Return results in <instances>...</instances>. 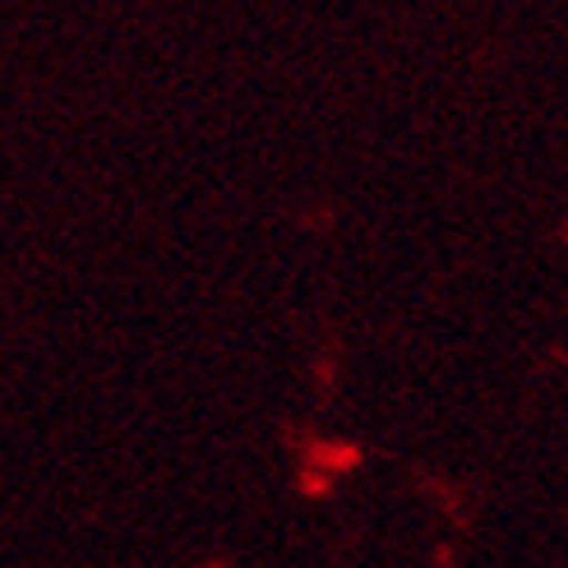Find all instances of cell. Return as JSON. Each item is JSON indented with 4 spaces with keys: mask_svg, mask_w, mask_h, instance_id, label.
<instances>
[]
</instances>
